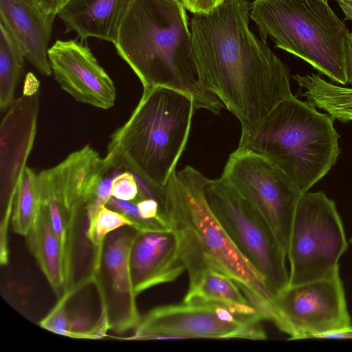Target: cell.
Segmentation results:
<instances>
[{
  "mask_svg": "<svg viewBox=\"0 0 352 352\" xmlns=\"http://www.w3.org/2000/svg\"><path fill=\"white\" fill-rule=\"evenodd\" d=\"M24 52L0 23V110L6 111L16 98L14 93L23 72Z\"/></svg>",
  "mask_w": 352,
  "mask_h": 352,
  "instance_id": "21",
  "label": "cell"
},
{
  "mask_svg": "<svg viewBox=\"0 0 352 352\" xmlns=\"http://www.w3.org/2000/svg\"><path fill=\"white\" fill-rule=\"evenodd\" d=\"M131 269L136 296L153 287L175 280L186 267L175 232H139L132 250Z\"/></svg>",
  "mask_w": 352,
  "mask_h": 352,
  "instance_id": "14",
  "label": "cell"
},
{
  "mask_svg": "<svg viewBox=\"0 0 352 352\" xmlns=\"http://www.w3.org/2000/svg\"><path fill=\"white\" fill-rule=\"evenodd\" d=\"M41 204L48 208L59 244L65 292L71 289L72 283L74 232L78 215L69 214L53 200H41Z\"/></svg>",
  "mask_w": 352,
  "mask_h": 352,
  "instance_id": "23",
  "label": "cell"
},
{
  "mask_svg": "<svg viewBox=\"0 0 352 352\" xmlns=\"http://www.w3.org/2000/svg\"><path fill=\"white\" fill-rule=\"evenodd\" d=\"M111 197L124 201H132L146 197L139 189L133 174L124 172L112 179Z\"/></svg>",
  "mask_w": 352,
  "mask_h": 352,
  "instance_id": "25",
  "label": "cell"
},
{
  "mask_svg": "<svg viewBox=\"0 0 352 352\" xmlns=\"http://www.w3.org/2000/svg\"><path fill=\"white\" fill-rule=\"evenodd\" d=\"M139 232L118 230L109 238L104 258L111 279V289L120 300L127 301L132 327H136L140 316L134 292L131 254Z\"/></svg>",
  "mask_w": 352,
  "mask_h": 352,
  "instance_id": "17",
  "label": "cell"
},
{
  "mask_svg": "<svg viewBox=\"0 0 352 352\" xmlns=\"http://www.w3.org/2000/svg\"><path fill=\"white\" fill-rule=\"evenodd\" d=\"M143 89L157 86L192 97L196 109L218 114L224 105L201 75L184 5L174 0H130L113 43Z\"/></svg>",
  "mask_w": 352,
  "mask_h": 352,
  "instance_id": "2",
  "label": "cell"
},
{
  "mask_svg": "<svg viewBox=\"0 0 352 352\" xmlns=\"http://www.w3.org/2000/svg\"><path fill=\"white\" fill-rule=\"evenodd\" d=\"M267 320L292 340L322 338L351 328L340 274L288 286L270 303Z\"/></svg>",
  "mask_w": 352,
  "mask_h": 352,
  "instance_id": "10",
  "label": "cell"
},
{
  "mask_svg": "<svg viewBox=\"0 0 352 352\" xmlns=\"http://www.w3.org/2000/svg\"><path fill=\"white\" fill-rule=\"evenodd\" d=\"M225 0H184L186 9L192 13H208L220 6Z\"/></svg>",
  "mask_w": 352,
  "mask_h": 352,
  "instance_id": "29",
  "label": "cell"
},
{
  "mask_svg": "<svg viewBox=\"0 0 352 352\" xmlns=\"http://www.w3.org/2000/svg\"><path fill=\"white\" fill-rule=\"evenodd\" d=\"M261 321L243 318L218 302H192L160 306L142 318L127 340L164 338H245L265 340Z\"/></svg>",
  "mask_w": 352,
  "mask_h": 352,
  "instance_id": "11",
  "label": "cell"
},
{
  "mask_svg": "<svg viewBox=\"0 0 352 352\" xmlns=\"http://www.w3.org/2000/svg\"><path fill=\"white\" fill-rule=\"evenodd\" d=\"M39 92L23 94L6 111L0 126V184L4 209L13 205L16 189L37 131Z\"/></svg>",
  "mask_w": 352,
  "mask_h": 352,
  "instance_id": "13",
  "label": "cell"
},
{
  "mask_svg": "<svg viewBox=\"0 0 352 352\" xmlns=\"http://www.w3.org/2000/svg\"><path fill=\"white\" fill-rule=\"evenodd\" d=\"M208 179L187 166L173 171L155 194L161 214L177 236L189 279L205 271L215 270L269 305L274 294L237 249L208 206L204 193Z\"/></svg>",
  "mask_w": 352,
  "mask_h": 352,
  "instance_id": "3",
  "label": "cell"
},
{
  "mask_svg": "<svg viewBox=\"0 0 352 352\" xmlns=\"http://www.w3.org/2000/svg\"><path fill=\"white\" fill-rule=\"evenodd\" d=\"M251 3L225 0L190 20L192 52L199 72L241 131L258 124L293 96L289 69L249 29Z\"/></svg>",
  "mask_w": 352,
  "mask_h": 352,
  "instance_id": "1",
  "label": "cell"
},
{
  "mask_svg": "<svg viewBox=\"0 0 352 352\" xmlns=\"http://www.w3.org/2000/svg\"><path fill=\"white\" fill-rule=\"evenodd\" d=\"M196 110L192 97L181 91L163 86L143 89L129 119L110 137L107 164L133 172L155 198L176 170Z\"/></svg>",
  "mask_w": 352,
  "mask_h": 352,
  "instance_id": "4",
  "label": "cell"
},
{
  "mask_svg": "<svg viewBox=\"0 0 352 352\" xmlns=\"http://www.w3.org/2000/svg\"><path fill=\"white\" fill-rule=\"evenodd\" d=\"M205 302H218L230 307L242 317H258L264 320L236 283L215 270L205 271L189 279L188 289L183 300L185 303Z\"/></svg>",
  "mask_w": 352,
  "mask_h": 352,
  "instance_id": "18",
  "label": "cell"
},
{
  "mask_svg": "<svg viewBox=\"0 0 352 352\" xmlns=\"http://www.w3.org/2000/svg\"><path fill=\"white\" fill-rule=\"evenodd\" d=\"M47 54L56 80L76 101L102 109L114 106L115 84L82 41L57 40Z\"/></svg>",
  "mask_w": 352,
  "mask_h": 352,
  "instance_id": "12",
  "label": "cell"
},
{
  "mask_svg": "<svg viewBox=\"0 0 352 352\" xmlns=\"http://www.w3.org/2000/svg\"><path fill=\"white\" fill-rule=\"evenodd\" d=\"M38 173L26 166L21 177L15 195L12 214L14 232L26 236L37 217L40 205Z\"/></svg>",
  "mask_w": 352,
  "mask_h": 352,
  "instance_id": "22",
  "label": "cell"
},
{
  "mask_svg": "<svg viewBox=\"0 0 352 352\" xmlns=\"http://www.w3.org/2000/svg\"><path fill=\"white\" fill-rule=\"evenodd\" d=\"M204 193L221 226L274 295L285 290L287 255L265 218L222 177L208 179Z\"/></svg>",
  "mask_w": 352,
  "mask_h": 352,
  "instance_id": "8",
  "label": "cell"
},
{
  "mask_svg": "<svg viewBox=\"0 0 352 352\" xmlns=\"http://www.w3.org/2000/svg\"><path fill=\"white\" fill-rule=\"evenodd\" d=\"M345 66L346 83L352 85V32H349L346 41Z\"/></svg>",
  "mask_w": 352,
  "mask_h": 352,
  "instance_id": "31",
  "label": "cell"
},
{
  "mask_svg": "<svg viewBox=\"0 0 352 352\" xmlns=\"http://www.w3.org/2000/svg\"><path fill=\"white\" fill-rule=\"evenodd\" d=\"M301 88L302 95L314 106L342 122L352 120V88L335 85L317 74L292 77Z\"/></svg>",
  "mask_w": 352,
  "mask_h": 352,
  "instance_id": "20",
  "label": "cell"
},
{
  "mask_svg": "<svg viewBox=\"0 0 352 352\" xmlns=\"http://www.w3.org/2000/svg\"><path fill=\"white\" fill-rule=\"evenodd\" d=\"M345 15V19L352 21V0H336Z\"/></svg>",
  "mask_w": 352,
  "mask_h": 352,
  "instance_id": "33",
  "label": "cell"
},
{
  "mask_svg": "<svg viewBox=\"0 0 352 352\" xmlns=\"http://www.w3.org/2000/svg\"><path fill=\"white\" fill-rule=\"evenodd\" d=\"M56 16L26 0H0V23L22 48L25 59L45 76L52 73L47 53Z\"/></svg>",
  "mask_w": 352,
  "mask_h": 352,
  "instance_id": "15",
  "label": "cell"
},
{
  "mask_svg": "<svg viewBox=\"0 0 352 352\" xmlns=\"http://www.w3.org/2000/svg\"><path fill=\"white\" fill-rule=\"evenodd\" d=\"M25 237L50 285L57 295L60 294L65 289L60 251L46 205L41 204L36 221Z\"/></svg>",
  "mask_w": 352,
  "mask_h": 352,
  "instance_id": "19",
  "label": "cell"
},
{
  "mask_svg": "<svg viewBox=\"0 0 352 352\" xmlns=\"http://www.w3.org/2000/svg\"><path fill=\"white\" fill-rule=\"evenodd\" d=\"M13 206L4 210L3 217L1 223V240H0V261L1 265H6L9 259V251L8 246L7 233L10 220L12 218Z\"/></svg>",
  "mask_w": 352,
  "mask_h": 352,
  "instance_id": "28",
  "label": "cell"
},
{
  "mask_svg": "<svg viewBox=\"0 0 352 352\" xmlns=\"http://www.w3.org/2000/svg\"><path fill=\"white\" fill-rule=\"evenodd\" d=\"M339 138L333 118L293 95L241 131L239 147L269 159L305 193L336 164Z\"/></svg>",
  "mask_w": 352,
  "mask_h": 352,
  "instance_id": "5",
  "label": "cell"
},
{
  "mask_svg": "<svg viewBox=\"0 0 352 352\" xmlns=\"http://www.w3.org/2000/svg\"><path fill=\"white\" fill-rule=\"evenodd\" d=\"M130 0H69L58 13L65 33L75 32L81 41L89 38L116 40Z\"/></svg>",
  "mask_w": 352,
  "mask_h": 352,
  "instance_id": "16",
  "label": "cell"
},
{
  "mask_svg": "<svg viewBox=\"0 0 352 352\" xmlns=\"http://www.w3.org/2000/svg\"><path fill=\"white\" fill-rule=\"evenodd\" d=\"M32 5L37 7L48 14L58 13L61 9V0H26Z\"/></svg>",
  "mask_w": 352,
  "mask_h": 352,
  "instance_id": "30",
  "label": "cell"
},
{
  "mask_svg": "<svg viewBox=\"0 0 352 352\" xmlns=\"http://www.w3.org/2000/svg\"><path fill=\"white\" fill-rule=\"evenodd\" d=\"M324 1H327V2H328V0H324Z\"/></svg>",
  "mask_w": 352,
  "mask_h": 352,
  "instance_id": "37",
  "label": "cell"
},
{
  "mask_svg": "<svg viewBox=\"0 0 352 352\" xmlns=\"http://www.w3.org/2000/svg\"><path fill=\"white\" fill-rule=\"evenodd\" d=\"M250 17L262 40L346 85V41L350 32L324 0H254Z\"/></svg>",
  "mask_w": 352,
  "mask_h": 352,
  "instance_id": "6",
  "label": "cell"
},
{
  "mask_svg": "<svg viewBox=\"0 0 352 352\" xmlns=\"http://www.w3.org/2000/svg\"><path fill=\"white\" fill-rule=\"evenodd\" d=\"M129 226L137 230V224L125 214L102 206L94 219L87 224V236L96 251V267L101 260L105 237L119 228Z\"/></svg>",
  "mask_w": 352,
  "mask_h": 352,
  "instance_id": "24",
  "label": "cell"
},
{
  "mask_svg": "<svg viewBox=\"0 0 352 352\" xmlns=\"http://www.w3.org/2000/svg\"><path fill=\"white\" fill-rule=\"evenodd\" d=\"M40 82L31 72L26 74L24 81L23 94L32 96L39 92Z\"/></svg>",
  "mask_w": 352,
  "mask_h": 352,
  "instance_id": "32",
  "label": "cell"
},
{
  "mask_svg": "<svg viewBox=\"0 0 352 352\" xmlns=\"http://www.w3.org/2000/svg\"><path fill=\"white\" fill-rule=\"evenodd\" d=\"M68 1L69 0H61V8L67 3Z\"/></svg>",
  "mask_w": 352,
  "mask_h": 352,
  "instance_id": "34",
  "label": "cell"
},
{
  "mask_svg": "<svg viewBox=\"0 0 352 352\" xmlns=\"http://www.w3.org/2000/svg\"><path fill=\"white\" fill-rule=\"evenodd\" d=\"M141 217L146 221H158L169 228V225L160 212V204L153 197H144L136 202Z\"/></svg>",
  "mask_w": 352,
  "mask_h": 352,
  "instance_id": "27",
  "label": "cell"
},
{
  "mask_svg": "<svg viewBox=\"0 0 352 352\" xmlns=\"http://www.w3.org/2000/svg\"><path fill=\"white\" fill-rule=\"evenodd\" d=\"M221 177L261 214L287 255L301 190L269 159L241 147L230 155Z\"/></svg>",
  "mask_w": 352,
  "mask_h": 352,
  "instance_id": "9",
  "label": "cell"
},
{
  "mask_svg": "<svg viewBox=\"0 0 352 352\" xmlns=\"http://www.w3.org/2000/svg\"><path fill=\"white\" fill-rule=\"evenodd\" d=\"M347 248L335 203L323 192L300 196L293 219L287 256L288 286L329 278L339 274V260Z\"/></svg>",
  "mask_w": 352,
  "mask_h": 352,
  "instance_id": "7",
  "label": "cell"
},
{
  "mask_svg": "<svg viewBox=\"0 0 352 352\" xmlns=\"http://www.w3.org/2000/svg\"><path fill=\"white\" fill-rule=\"evenodd\" d=\"M350 242L352 244V238L350 239Z\"/></svg>",
  "mask_w": 352,
  "mask_h": 352,
  "instance_id": "36",
  "label": "cell"
},
{
  "mask_svg": "<svg viewBox=\"0 0 352 352\" xmlns=\"http://www.w3.org/2000/svg\"><path fill=\"white\" fill-rule=\"evenodd\" d=\"M68 292L63 296L50 313L40 322V326L53 333L68 336L69 323L66 310V302Z\"/></svg>",
  "mask_w": 352,
  "mask_h": 352,
  "instance_id": "26",
  "label": "cell"
},
{
  "mask_svg": "<svg viewBox=\"0 0 352 352\" xmlns=\"http://www.w3.org/2000/svg\"><path fill=\"white\" fill-rule=\"evenodd\" d=\"M174 1H177L178 3H179L182 4V5H184V0H174Z\"/></svg>",
  "mask_w": 352,
  "mask_h": 352,
  "instance_id": "35",
  "label": "cell"
}]
</instances>
